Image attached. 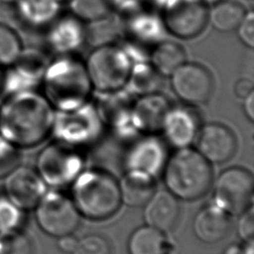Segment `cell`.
Returning a JSON list of instances; mask_svg holds the SVG:
<instances>
[{"label":"cell","mask_w":254,"mask_h":254,"mask_svg":"<svg viewBox=\"0 0 254 254\" xmlns=\"http://www.w3.org/2000/svg\"><path fill=\"white\" fill-rule=\"evenodd\" d=\"M104 126L93 101L88 100L70 110H56L51 134L56 141L81 149L98 141Z\"/></svg>","instance_id":"6"},{"label":"cell","mask_w":254,"mask_h":254,"mask_svg":"<svg viewBox=\"0 0 254 254\" xmlns=\"http://www.w3.org/2000/svg\"><path fill=\"white\" fill-rule=\"evenodd\" d=\"M233 92L236 97L244 99L250 93L254 92L253 81L247 77H241L236 80L233 86Z\"/></svg>","instance_id":"38"},{"label":"cell","mask_w":254,"mask_h":254,"mask_svg":"<svg viewBox=\"0 0 254 254\" xmlns=\"http://www.w3.org/2000/svg\"><path fill=\"white\" fill-rule=\"evenodd\" d=\"M243 111L250 121L254 120V92L243 99Z\"/></svg>","instance_id":"41"},{"label":"cell","mask_w":254,"mask_h":254,"mask_svg":"<svg viewBox=\"0 0 254 254\" xmlns=\"http://www.w3.org/2000/svg\"><path fill=\"white\" fill-rule=\"evenodd\" d=\"M5 190L7 197L24 210L38 204L46 192V186L37 171L17 166L6 177Z\"/></svg>","instance_id":"14"},{"label":"cell","mask_w":254,"mask_h":254,"mask_svg":"<svg viewBox=\"0 0 254 254\" xmlns=\"http://www.w3.org/2000/svg\"><path fill=\"white\" fill-rule=\"evenodd\" d=\"M1 89H2V69L0 68V93H1Z\"/></svg>","instance_id":"45"},{"label":"cell","mask_w":254,"mask_h":254,"mask_svg":"<svg viewBox=\"0 0 254 254\" xmlns=\"http://www.w3.org/2000/svg\"><path fill=\"white\" fill-rule=\"evenodd\" d=\"M237 34L240 41L248 48L254 47V13L247 11L238 25Z\"/></svg>","instance_id":"36"},{"label":"cell","mask_w":254,"mask_h":254,"mask_svg":"<svg viewBox=\"0 0 254 254\" xmlns=\"http://www.w3.org/2000/svg\"><path fill=\"white\" fill-rule=\"evenodd\" d=\"M118 186L121 202L132 207L145 205L156 191L155 177L138 171H127Z\"/></svg>","instance_id":"21"},{"label":"cell","mask_w":254,"mask_h":254,"mask_svg":"<svg viewBox=\"0 0 254 254\" xmlns=\"http://www.w3.org/2000/svg\"><path fill=\"white\" fill-rule=\"evenodd\" d=\"M71 194L79 214L94 220L110 217L121 203L118 182L100 170L81 171L72 182Z\"/></svg>","instance_id":"4"},{"label":"cell","mask_w":254,"mask_h":254,"mask_svg":"<svg viewBox=\"0 0 254 254\" xmlns=\"http://www.w3.org/2000/svg\"><path fill=\"white\" fill-rule=\"evenodd\" d=\"M19 162L18 149L0 136V178L7 176Z\"/></svg>","instance_id":"34"},{"label":"cell","mask_w":254,"mask_h":254,"mask_svg":"<svg viewBox=\"0 0 254 254\" xmlns=\"http://www.w3.org/2000/svg\"><path fill=\"white\" fill-rule=\"evenodd\" d=\"M224 254H243V249H242V247L233 244V245L228 246L225 249Z\"/></svg>","instance_id":"42"},{"label":"cell","mask_w":254,"mask_h":254,"mask_svg":"<svg viewBox=\"0 0 254 254\" xmlns=\"http://www.w3.org/2000/svg\"><path fill=\"white\" fill-rule=\"evenodd\" d=\"M179 214L178 199L169 190L155 191L145 204L144 218L147 225L163 232L169 231L175 226Z\"/></svg>","instance_id":"19"},{"label":"cell","mask_w":254,"mask_h":254,"mask_svg":"<svg viewBox=\"0 0 254 254\" xmlns=\"http://www.w3.org/2000/svg\"><path fill=\"white\" fill-rule=\"evenodd\" d=\"M23 222V210L7 196H0V233L18 230Z\"/></svg>","instance_id":"32"},{"label":"cell","mask_w":254,"mask_h":254,"mask_svg":"<svg viewBox=\"0 0 254 254\" xmlns=\"http://www.w3.org/2000/svg\"><path fill=\"white\" fill-rule=\"evenodd\" d=\"M230 215L216 204L197 211L193 219V232L200 241L213 244L222 240L230 229Z\"/></svg>","instance_id":"20"},{"label":"cell","mask_w":254,"mask_h":254,"mask_svg":"<svg viewBox=\"0 0 254 254\" xmlns=\"http://www.w3.org/2000/svg\"><path fill=\"white\" fill-rule=\"evenodd\" d=\"M55 113L36 89L7 94L0 103V136L17 149L35 147L51 135Z\"/></svg>","instance_id":"1"},{"label":"cell","mask_w":254,"mask_h":254,"mask_svg":"<svg viewBox=\"0 0 254 254\" xmlns=\"http://www.w3.org/2000/svg\"><path fill=\"white\" fill-rule=\"evenodd\" d=\"M134 60L124 46L117 44L94 48L84 62L95 92H111L125 87Z\"/></svg>","instance_id":"5"},{"label":"cell","mask_w":254,"mask_h":254,"mask_svg":"<svg viewBox=\"0 0 254 254\" xmlns=\"http://www.w3.org/2000/svg\"><path fill=\"white\" fill-rule=\"evenodd\" d=\"M123 32V23L110 13L103 18L86 23L84 26L85 43L94 48L116 44Z\"/></svg>","instance_id":"25"},{"label":"cell","mask_w":254,"mask_h":254,"mask_svg":"<svg viewBox=\"0 0 254 254\" xmlns=\"http://www.w3.org/2000/svg\"><path fill=\"white\" fill-rule=\"evenodd\" d=\"M112 8L116 7L126 13H132L141 9L143 0H110Z\"/></svg>","instance_id":"39"},{"label":"cell","mask_w":254,"mask_h":254,"mask_svg":"<svg viewBox=\"0 0 254 254\" xmlns=\"http://www.w3.org/2000/svg\"><path fill=\"white\" fill-rule=\"evenodd\" d=\"M59 238H60L58 241L59 248L64 253H72V251L75 248L77 239H75L71 234L64 235Z\"/></svg>","instance_id":"40"},{"label":"cell","mask_w":254,"mask_h":254,"mask_svg":"<svg viewBox=\"0 0 254 254\" xmlns=\"http://www.w3.org/2000/svg\"><path fill=\"white\" fill-rule=\"evenodd\" d=\"M200 128L199 116L193 106H171L162 124L161 132L166 143L176 149L190 147Z\"/></svg>","instance_id":"15"},{"label":"cell","mask_w":254,"mask_h":254,"mask_svg":"<svg viewBox=\"0 0 254 254\" xmlns=\"http://www.w3.org/2000/svg\"><path fill=\"white\" fill-rule=\"evenodd\" d=\"M40 228L55 237L71 234L79 224V212L71 198L59 191H46L36 205Z\"/></svg>","instance_id":"9"},{"label":"cell","mask_w":254,"mask_h":254,"mask_svg":"<svg viewBox=\"0 0 254 254\" xmlns=\"http://www.w3.org/2000/svg\"><path fill=\"white\" fill-rule=\"evenodd\" d=\"M71 14L88 23L109 15L112 11L110 0H69Z\"/></svg>","instance_id":"29"},{"label":"cell","mask_w":254,"mask_h":254,"mask_svg":"<svg viewBox=\"0 0 254 254\" xmlns=\"http://www.w3.org/2000/svg\"><path fill=\"white\" fill-rule=\"evenodd\" d=\"M205 4H207V5H209V4H211V5H213V4H215V3H217V2H219L220 0H202Z\"/></svg>","instance_id":"44"},{"label":"cell","mask_w":254,"mask_h":254,"mask_svg":"<svg viewBox=\"0 0 254 254\" xmlns=\"http://www.w3.org/2000/svg\"><path fill=\"white\" fill-rule=\"evenodd\" d=\"M23 48L16 30L0 24V68L4 69L12 65Z\"/></svg>","instance_id":"30"},{"label":"cell","mask_w":254,"mask_h":254,"mask_svg":"<svg viewBox=\"0 0 254 254\" xmlns=\"http://www.w3.org/2000/svg\"><path fill=\"white\" fill-rule=\"evenodd\" d=\"M124 32L128 33L134 41L143 44H157L162 40L166 32L161 17L149 12H142L141 9L134 11L130 15L128 23L123 24Z\"/></svg>","instance_id":"23"},{"label":"cell","mask_w":254,"mask_h":254,"mask_svg":"<svg viewBox=\"0 0 254 254\" xmlns=\"http://www.w3.org/2000/svg\"><path fill=\"white\" fill-rule=\"evenodd\" d=\"M165 140L156 134H146L137 139L129 148L125 166L127 171H138L156 177L166 165Z\"/></svg>","instance_id":"16"},{"label":"cell","mask_w":254,"mask_h":254,"mask_svg":"<svg viewBox=\"0 0 254 254\" xmlns=\"http://www.w3.org/2000/svg\"><path fill=\"white\" fill-rule=\"evenodd\" d=\"M186 62L185 49L180 44L170 40H163L154 45L149 60L151 65L162 76H170Z\"/></svg>","instance_id":"24"},{"label":"cell","mask_w":254,"mask_h":254,"mask_svg":"<svg viewBox=\"0 0 254 254\" xmlns=\"http://www.w3.org/2000/svg\"><path fill=\"white\" fill-rule=\"evenodd\" d=\"M254 180L252 174L240 167L224 170L214 186V204L229 215L240 214L252 205Z\"/></svg>","instance_id":"10"},{"label":"cell","mask_w":254,"mask_h":254,"mask_svg":"<svg viewBox=\"0 0 254 254\" xmlns=\"http://www.w3.org/2000/svg\"><path fill=\"white\" fill-rule=\"evenodd\" d=\"M43 95L55 110H70L88 100L92 90L84 62L73 54L49 62L41 81Z\"/></svg>","instance_id":"2"},{"label":"cell","mask_w":254,"mask_h":254,"mask_svg":"<svg viewBox=\"0 0 254 254\" xmlns=\"http://www.w3.org/2000/svg\"><path fill=\"white\" fill-rule=\"evenodd\" d=\"M0 254H32V243L19 230L0 233Z\"/></svg>","instance_id":"31"},{"label":"cell","mask_w":254,"mask_h":254,"mask_svg":"<svg viewBox=\"0 0 254 254\" xmlns=\"http://www.w3.org/2000/svg\"><path fill=\"white\" fill-rule=\"evenodd\" d=\"M83 169L79 149L54 141L38 155L37 172L45 182L55 188L71 184Z\"/></svg>","instance_id":"7"},{"label":"cell","mask_w":254,"mask_h":254,"mask_svg":"<svg viewBox=\"0 0 254 254\" xmlns=\"http://www.w3.org/2000/svg\"><path fill=\"white\" fill-rule=\"evenodd\" d=\"M129 254H165L167 239L164 232L150 225L137 228L128 241Z\"/></svg>","instance_id":"27"},{"label":"cell","mask_w":254,"mask_h":254,"mask_svg":"<svg viewBox=\"0 0 254 254\" xmlns=\"http://www.w3.org/2000/svg\"><path fill=\"white\" fill-rule=\"evenodd\" d=\"M165 184L177 198L191 200L201 197L212 183V169L196 149H177L165 165Z\"/></svg>","instance_id":"3"},{"label":"cell","mask_w":254,"mask_h":254,"mask_svg":"<svg viewBox=\"0 0 254 254\" xmlns=\"http://www.w3.org/2000/svg\"><path fill=\"white\" fill-rule=\"evenodd\" d=\"M159 5L166 32L176 38H195L208 23L209 11L202 0H162Z\"/></svg>","instance_id":"8"},{"label":"cell","mask_w":254,"mask_h":254,"mask_svg":"<svg viewBox=\"0 0 254 254\" xmlns=\"http://www.w3.org/2000/svg\"><path fill=\"white\" fill-rule=\"evenodd\" d=\"M253 239H250L248 241H245V245L242 247L243 254H254V248H253Z\"/></svg>","instance_id":"43"},{"label":"cell","mask_w":254,"mask_h":254,"mask_svg":"<svg viewBox=\"0 0 254 254\" xmlns=\"http://www.w3.org/2000/svg\"><path fill=\"white\" fill-rule=\"evenodd\" d=\"M237 232L239 236L244 240L248 241L253 239L254 234V212L253 205H250L247 209L240 213Z\"/></svg>","instance_id":"37"},{"label":"cell","mask_w":254,"mask_h":254,"mask_svg":"<svg viewBox=\"0 0 254 254\" xmlns=\"http://www.w3.org/2000/svg\"><path fill=\"white\" fill-rule=\"evenodd\" d=\"M0 24L13 30L22 28L16 0H0Z\"/></svg>","instance_id":"35"},{"label":"cell","mask_w":254,"mask_h":254,"mask_svg":"<svg viewBox=\"0 0 254 254\" xmlns=\"http://www.w3.org/2000/svg\"><path fill=\"white\" fill-rule=\"evenodd\" d=\"M71 254H110V246L104 237L88 234L77 239Z\"/></svg>","instance_id":"33"},{"label":"cell","mask_w":254,"mask_h":254,"mask_svg":"<svg viewBox=\"0 0 254 254\" xmlns=\"http://www.w3.org/2000/svg\"><path fill=\"white\" fill-rule=\"evenodd\" d=\"M172 106L166 95L158 92L144 94L133 100L130 119L138 134H157L161 132L167 112Z\"/></svg>","instance_id":"17"},{"label":"cell","mask_w":254,"mask_h":254,"mask_svg":"<svg viewBox=\"0 0 254 254\" xmlns=\"http://www.w3.org/2000/svg\"><path fill=\"white\" fill-rule=\"evenodd\" d=\"M22 27L48 28L60 15L61 5L56 0H16Z\"/></svg>","instance_id":"22"},{"label":"cell","mask_w":254,"mask_h":254,"mask_svg":"<svg viewBox=\"0 0 254 254\" xmlns=\"http://www.w3.org/2000/svg\"><path fill=\"white\" fill-rule=\"evenodd\" d=\"M196 150L210 164L230 160L237 150V138L225 124L209 122L200 126L196 135Z\"/></svg>","instance_id":"13"},{"label":"cell","mask_w":254,"mask_h":254,"mask_svg":"<svg viewBox=\"0 0 254 254\" xmlns=\"http://www.w3.org/2000/svg\"><path fill=\"white\" fill-rule=\"evenodd\" d=\"M162 77L149 62H135L124 88L129 93L137 96L158 92L161 87Z\"/></svg>","instance_id":"26"},{"label":"cell","mask_w":254,"mask_h":254,"mask_svg":"<svg viewBox=\"0 0 254 254\" xmlns=\"http://www.w3.org/2000/svg\"><path fill=\"white\" fill-rule=\"evenodd\" d=\"M47 29L48 47L57 56L71 55L85 43L83 22L72 14L59 15Z\"/></svg>","instance_id":"18"},{"label":"cell","mask_w":254,"mask_h":254,"mask_svg":"<svg viewBox=\"0 0 254 254\" xmlns=\"http://www.w3.org/2000/svg\"><path fill=\"white\" fill-rule=\"evenodd\" d=\"M245 8L233 0H220L208 12V22L221 33L235 31L246 14Z\"/></svg>","instance_id":"28"},{"label":"cell","mask_w":254,"mask_h":254,"mask_svg":"<svg viewBox=\"0 0 254 254\" xmlns=\"http://www.w3.org/2000/svg\"><path fill=\"white\" fill-rule=\"evenodd\" d=\"M50 60L38 49L23 48L14 64L2 69V89L5 95L36 89L41 84Z\"/></svg>","instance_id":"11"},{"label":"cell","mask_w":254,"mask_h":254,"mask_svg":"<svg viewBox=\"0 0 254 254\" xmlns=\"http://www.w3.org/2000/svg\"><path fill=\"white\" fill-rule=\"evenodd\" d=\"M174 93L190 106L206 103L212 95L214 81L207 67L196 63L183 64L171 75Z\"/></svg>","instance_id":"12"},{"label":"cell","mask_w":254,"mask_h":254,"mask_svg":"<svg viewBox=\"0 0 254 254\" xmlns=\"http://www.w3.org/2000/svg\"><path fill=\"white\" fill-rule=\"evenodd\" d=\"M56 1H58L60 4H63L64 2H67V3H68L69 0H56Z\"/></svg>","instance_id":"46"}]
</instances>
